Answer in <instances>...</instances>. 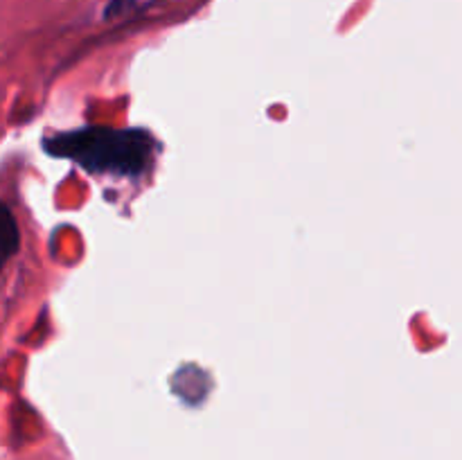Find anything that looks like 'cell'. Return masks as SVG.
Returning a JSON list of instances; mask_svg holds the SVG:
<instances>
[{
    "mask_svg": "<svg viewBox=\"0 0 462 460\" xmlns=\"http://www.w3.org/2000/svg\"><path fill=\"white\" fill-rule=\"evenodd\" d=\"M3 216H5V237H7V242H5L3 246H5V257H9L18 248V235H16V224H14V216L7 207L3 210Z\"/></svg>",
    "mask_w": 462,
    "mask_h": 460,
    "instance_id": "7a4b0ae2",
    "label": "cell"
},
{
    "mask_svg": "<svg viewBox=\"0 0 462 460\" xmlns=\"http://www.w3.org/2000/svg\"><path fill=\"white\" fill-rule=\"evenodd\" d=\"M45 152L77 162L88 174H111L135 179L147 174L156 156L152 133L143 129L86 126L45 140Z\"/></svg>",
    "mask_w": 462,
    "mask_h": 460,
    "instance_id": "6da1fadb",
    "label": "cell"
}]
</instances>
